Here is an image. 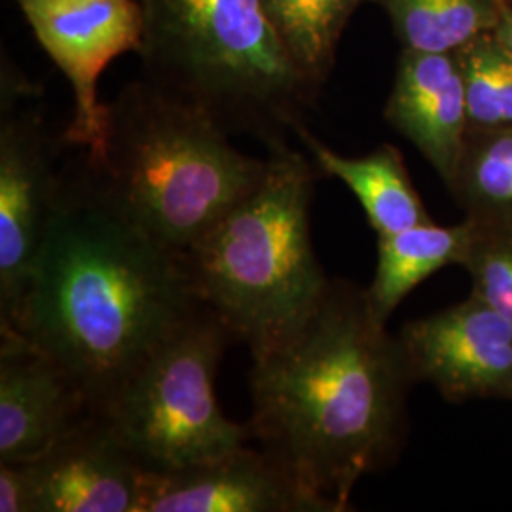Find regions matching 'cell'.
<instances>
[{"mask_svg":"<svg viewBox=\"0 0 512 512\" xmlns=\"http://www.w3.org/2000/svg\"><path fill=\"white\" fill-rule=\"evenodd\" d=\"M202 306L181 253L114 202L86 160L63 169L54 222L16 323L105 414L131 376Z\"/></svg>","mask_w":512,"mask_h":512,"instance_id":"obj_1","label":"cell"},{"mask_svg":"<svg viewBox=\"0 0 512 512\" xmlns=\"http://www.w3.org/2000/svg\"><path fill=\"white\" fill-rule=\"evenodd\" d=\"M414 384L399 336L376 317L366 289L330 279L304 327L253 359L247 423L330 512L351 511L359 480L403 452Z\"/></svg>","mask_w":512,"mask_h":512,"instance_id":"obj_2","label":"cell"},{"mask_svg":"<svg viewBox=\"0 0 512 512\" xmlns=\"http://www.w3.org/2000/svg\"><path fill=\"white\" fill-rule=\"evenodd\" d=\"M266 158L255 190L181 253L194 296L253 359L289 342L330 283L311 236L317 165L289 143Z\"/></svg>","mask_w":512,"mask_h":512,"instance_id":"obj_3","label":"cell"},{"mask_svg":"<svg viewBox=\"0 0 512 512\" xmlns=\"http://www.w3.org/2000/svg\"><path fill=\"white\" fill-rule=\"evenodd\" d=\"M203 110L135 80L107 103V137L86 164L110 198L169 249L184 253L262 181L268 158L232 147Z\"/></svg>","mask_w":512,"mask_h":512,"instance_id":"obj_4","label":"cell"},{"mask_svg":"<svg viewBox=\"0 0 512 512\" xmlns=\"http://www.w3.org/2000/svg\"><path fill=\"white\" fill-rule=\"evenodd\" d=\"M145 78L268 148L304 126L319 90L298 71L262 0H139Z\"/></svg>","mask_w":512,"mask_h":512,"instance_id":"obj_5","label":"cell"},{"mask_svg":"<svg viewBox=\"0 0 512 512\" xmlns=\"http://www.w3.org/2000/svg\"><path fill=\"white\" fill-rule=\"evenodd\" d=\"M226 323L202 304L164 340L101 414L152 471L217 458L253 440L249 423L230 420L215 393Z\"/></svg>","mask_w":512,"mask_h":512,"instance_id":"obj_6","label":"cell"},{"mask_svg":"<svg viewBox=\"0 0 512 512\" xmlns=\"http://www.w3.org/2000/svg\"><path fill=\"white\" fill-rule=\"evenodd\" d=\"M27 93H2L0 124V329H12L42 255L61 188L55 167L61 139L37 109H19Z\"/></svg>","mask_w":512,"mask_h":512,"instance_id":"obj_7","label":"cell"},{"mask_svg":"<svg viewBox=\"0 0 512 512\" xmlns=\"http://www.w3.org/2000/svg\"><path fill=\"white\" fill-rule=\"evenodd\" d=\"M44 52L69 80L74 95L63 147H80L99 158L107 137V103L99 78L110 61L139 52L143 10L135 0H14Z\"/></svg>","mask_w":512,"mask_h":512,"instance_id":"obj_8","label":"cell"},{"mask_svg":"<svg viewBox=\"0 0 512 512\" xmlns=\"http://www.w3.org/2000/svg\"><path fill=\"white\" fill-rule=\"evenodd\" d=\"M397 336L414 382L444 401L512 403V323L476 294L408 321Z\"/></svg>","mask_w":512,"mask_h":512,"instance_id":"obj_9","label":"cell"},{"mask_svg":"<svg viewBox=\"0 0 512 512\" xmlns=\"http://www.w3.org/2000/svg\"><path fill=\"white\" fill-rule=\"evenodd\" d=\"M25 463L33 512H141L152 471L101 414Z\"/></svg>","mask_w":512,"mask_h":512,"instance_id":"obj_10","label":"cell"},{"mask_svg":"<svg viewBox=\"0 0 512 512\" xmlns=\"http://www.w3.org/2000/svg\"><path fill=\"white\" fill-rule=\"evenodd\" d=\"M141 512H330L264 448L247 444L171 471H150Z\"/></svg>","mask_w":512,"mask_h":512,"instance_id":"obj_11","label":"cell"},{"mask_svg":"<svg viewBox=\"0 0 512 512\" xmlns=\"http://www.w3.org/2000/svg\"><path fill=\"white\" fill-rule=\"evenodd\" d=\"M92 414L65 366L18 330L0 329V463L38 458Z\"/></svg>","mask_w":512,"mask_h":512,"instance_id":"obj_12","label":"cell"},{"mask_svg":"<svg viewBox=\"0 0 512 512\" xmlns=\"http://www.w3.org/2000/svg\"><path fill=\"white\" fill-rule=\"evenodd\" d=\"M384 114L389 126L420 150L450 188L469 135L456 54L403 50Z\"/></svg>","mask_w":512,"mask_h":512,"instance_id":"obj_13","label":"cell"},{"mask_svg":"<svg viewBox=\"0 0 512 512\" xmlns=\"http://www.w3.org/2000/svg\"><path fill=\"white\" fill-rule=\"evenodd\" d=\"M294 135L308 148L321 177H334L355 194L376 236L433 220L399 148L385 143L365 156H342L323 145L306 126H300Z\"/></svg>","mask_w":512,"mask_h":512,"instance_id":"obj_14","label":"cell"},{"mask_svg":"<svg viewBox=\"0 0 512 512\" xmlns=\"http://www.w3.org/2000/svg\"><path fill=\"white\" fill-rule=\"evenodd\" d=\"M471 219L450 226L425 222L395 234L378 236V262L366 296L380 321L401 306L404 298L431 275L448 266H463L475 239Z\"/></svg>","mask_w":512,"mask_h":512,"instance_id":"obj_15","label":"cell"},{"mask_svg":"<svg viewBox=\"0 0 512 512\" xmlns=\"http://www.w3.org/2000/svg\"><path fill=\"white\" fill-rule=\"evenodd\" d=\"M393 23L403 50L456 54L486 33H494L505 12L503 0H372Z\"/></svg>","mask_w":512,"mask_h":512,"instance_id":"obj_16","label":"cell"},{"mask_svg":"<svg viewBox=\"0 0 512 512\" xmlns=\"http://www.w3.org/2000/svg\"><path fill=\"white\" fill-rule=\"evenodd\" d=\"M450 194L467 219L512 224V128L469 131Z\"/></svg>","mask_w":512,"mask_h":512,"instance_id":"obj_17","label":"cell"},{"mask_svg":"<svg viewBox=\"0 0 512 512\" xmlns=\"http://www.w3.org/2000/svg\"><path fill=\"white\" fill-rule=\"evenodd\" d=\"M363 0H262L298 71L321 90L338 40Z\"/></svg>","mask_w":512,"mask_h":512,"instance_id":"obj_18","label":"cell"},{"mask_svg":"<svg viewBox=\"0 0 512 512\" xmlns=\"http://www.w3.org/2000/svg\"><path fill=\"white\" fill-rule=\"evenodd\" d=\"M463 74L469 131L512 128V54L486 33L456 52Z\"/></svg>","mask_w":512,"mask_h":512,"instance_id":"obj_19","label":"cell"},{"mask_svg":"<svg viewBox=\"0 0 512 512\" xmlns=\"http://www.w3.org/2000/svg\"><path fill=\"white\" fill-rule=\"evenodd\" d=\"M475 226V239L461 268L471 277V293L512 323V224Z\"/></svg>","mask_w":512,"mask_h":512,"instance_id":"obj_20","label":"cell"},{"mask_svg":"<svg viewBox=\"0 0 512 512\" xmlns=\"http://www.w3.org/2000/svg\"><path fill=\"white\" fill-rule=\"evenodd\" d=\"M0 512H33V484L25 461L0 463Z\"/></svg>","mask_w":512,"mask_h":512,"instance_id":"obj_21","label":"cell"},{"mask_svg":"<svg viewBox=\"0 0 512 512\" xmlns=\"http://www.w3.org/2000/svg\"><path fill=\"white\" fill-rule=\"evenodd\" d=\"M494 33L495 37L499 38L512 54V6L505 8V12L501 16L499 25L495 27Z\"/></svg>","mask_w":512,"mask_h":512,"instance_id":"obj_22","label":"cell"},{"mask_svg":"<svg viewBox=\"0 0 512 512\" xmlns=\"http://www.w3.org/2000/svg\"><path fill=\"white\" fill-rule=\"evenodd\" d=\"M503 4H505V6H512V0H503Z\"/></svg>","mask_w":512,"mask_h":512,"instance_id":"obj_23","label":"cell"}]
</instances>
